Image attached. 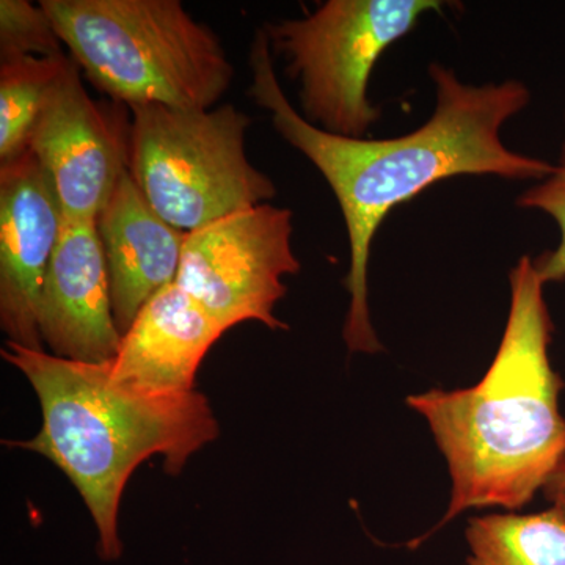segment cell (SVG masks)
Masks as SVG:
<instances>
[{"instance_id":"1","label":"cell","mask_w":565,"mask_h":565,"mask_svg":"<svg viewBox=\"0 0 565 565\" xmlns=\"http://www.w3.org/2000/svg\"><path fill=\"white\" fill-rule=\"evenodd\" d=\"M250 66L252 98L269 111L275 131L321 172L343 212L351 252L343 334L351 352L382 351L367 303V264L375 233L393 207L459 174L537 182L553 172L552 162L509 150L501 139L505 122L531 102L523 82L468 85L455 70L433 63L435 109L429 120L394 139H349L316 128L294 109L275 74L263 29L252 43Z\"/></svg>"},{"instance_id":"15","label":"cell","mask_w":565,"mask_h":565,"mask_svg":"<svg viewBox=\"0 0 565 565\" xmlns=\"http://www.w3.org/2000/svg\"><path fill=\"white\" fill-rule=\"evenodd\" d=\"M62 44L43 7L28 0H0V61L58 57Z\"/></svg>"},{"instance_id":"17","label":"cell","mask_w":565,"mask_h":565,"mask_svg":"<svg viewBox=\"0 0 565 565\" xmlns=\"http://www.w3.org/2000/svg\"><path fill=\"white\" fill-rule=\"evenodd\" d=\"M542 490L553 508L565 516V455Z\"/></svg>"},{"instance_id":"7","label":"cell","mask_w":565,"mask_h":565,"mask_svg":"<svg viewBox=\"0 0 565 565\" xmlns=\"http://www.w3.org/2000/svg\"><path fill=\"white\" fill-rule=\"evenodd\" d=\"M291 236L288 207L234 212L188 233L177 285L228 330L248 321L288 329L274 310L286 296L282 278L300 270Z\"/></svg>"},{"instance_id":"10","label":"cell","mask_w":565,"mask_h":565,"mask_svg":"<svg viewBox=\"0 0 565 565\" xmlns=\"http://www.w3.org/2000/svg\"><path fill=\"white\" fill-rule=\"evenodd\" d=\"M41 341L73 362L106 363L121 343L96 221H63L41 289Z\"/></svg>"},{"instance_id":"12","label":"cell","mask_w":565,"mask_h":565,"mask_svg":"<svg viewBox=\"0 0 565 565\" xmlns=\"http://www.w3.org/2000/svg\"><path fill=\"white\" fill-rule=\"evenodd\" d=\"M226 327L177 282L152 296L122 334L111 377L162 393L195 390L196 373Z\"/></svg>"},{"instance_id":"14","label":"cell","mask_w":565,"mask_h":565,"mask_svg":"<svg viewBox=\"0 0 565 565\" xmlns=\"http://www.w3.org/2000/svg\"><path fill=\"white\" fill-rule=\"evenodd\" d=\"M71 55L0 61V166L29 151L33 128Z\"/></svg>"},{"instance_id":"16","label":"cell","mask_w":565,"mask_h":565,"mask_svg":"<svg viewBox=\"0 0 565 565\" xmlns=\"http://www.w3.org/2000/svg\"><path fill=\"white\" fill-rule=\"evenodd\" d=\"M516 206L550 215L559 228V244L533 259L535 270L545 285L565 280V141L561 145L553 172L520 193Z\"/></svg>"},{"instance_id":"5","label":"cell","mask_w":565,"mask_h":565,"mask_svg":"<svg viewBox=\"0 0 565 565\" xmlns=\"http://www.w3.org/2000/svg\"><path fill=\"white\" fill-rule=\"evenodd\" d=\"M129 173L159 215L184 233L270 202L277 189L245 152L250 118L232 104L129 107Z\"/></svg>"},{"instance_id":"13","label":"cell","mask_w":565,"mask_h":565,"mask_svg":"<svg viewBox=\"0 0 565 565\" xmlns=\"http://www.w3.org/2000/svg\"><path fill=\"white\" fill-rule=\"evenodd\" d=\"M467 541L465 565H565V516L555 508L530 515L475 516Z\"/></svg>"},{"instance_id":"11","label":"cell","mask_w":565,"mask_h":565,"mask_svg":"<svg viewBox=\"0 0 565 565\" xmlns=\"http://www.w3.org/2000/svg\"><path fill=\"white\" fill-rule=\"evenodd\" d=\"M96 226L109 273L114 318L122 337L143 305L177 282L188 233L152 210L129 170L99 212Z\"/></svg>"},{"instance_id":"3","label":"cell","mask_w":565,"mask_h":565,"mask_svg":"<svg viewBox=\"0 0 565 565\" xmlns=\"http://www.w3.org/2000/svg\"><path fill=\"white\" fill-rule=\"evenodd\" d=\"M2 359L35 390L43 414L32 440L9 441L50 459L73 482L99 534V552L118 559V511L136 468L156 455L180 475L221 434L210 401L196 392L162 393L122 384L109 362L84 363L7 341Z\"/></svg>"},{"instance_id":"9","label":"cell","mask_w":565,"mask_h":565,"mask_svg":"<svg viewBox=\"0 0 565 565\" xmlns=\"http://www.w3.org/2000/svg\"><path fill=\"white\" fill-rule=\"evenodd\" d=\"M57 193L31 152L0 166V327L10 343L43 351L41 289L61 239Z\"/></svg>"},{"instance_id":"6","label":"cell","mask_w":565,"mask_h":565,"mask_svg":"<svg viewBox=\"0 0 565 565\" xmlns=\"http://www.w3.org/2000/svg\"><path fill=\"white\" fill-rule=\"evenodd\" d=\"M438 0H329L313 13L264 29L270 51L288 58L299 81L305 120L322 131L364 139L381 118L367 98L379 57L414 31L419 18L441 11Z\"/></svg>"},{"instance_id":"8","label":"cell","mask_w":565,"mask_h":565,"mask_svg":"<svg viewBox=\"0 0 565 565\" xmlns=\"http://www.w3.org/2000/svg\"><path fill=\"white\" fill-rule=\"evenodd\" d=\"M29 152L71 221H96L129 170V128L92 99L73 57L47 93Z\"/></svg>"},{"instance_id":"4","label":"cell","mask_w":565,"mask_h":565,"mask_svg":"<svg viewBox=\"0 0 565 565\" xmlns=\"http://www.w3.org/2000/svg\"><path fill=\"white\" fill-rule=\"evenodd\" d=\"M87 79L129 107L210 110L234 77L217 35L178 0H41Z\"/></svg>"},{"instance_id":"2","label":"cell","mask_w":565,"mask_h":565,"mask_svg":"<svg viewBox=\"0 0 565 565\" xmlns=\"http://www.w3.org/2000/svg\"><path fill=\"white\" fill-rule=\"evenodd\" d=\"M511 310L489 371L470 388L407 397L426 418L452 479L440 525L468 509L516 511L544 489L565 455L564 381L550 360L545 282L522 256L509 274Z\"/></svg>"}]
</instances>
